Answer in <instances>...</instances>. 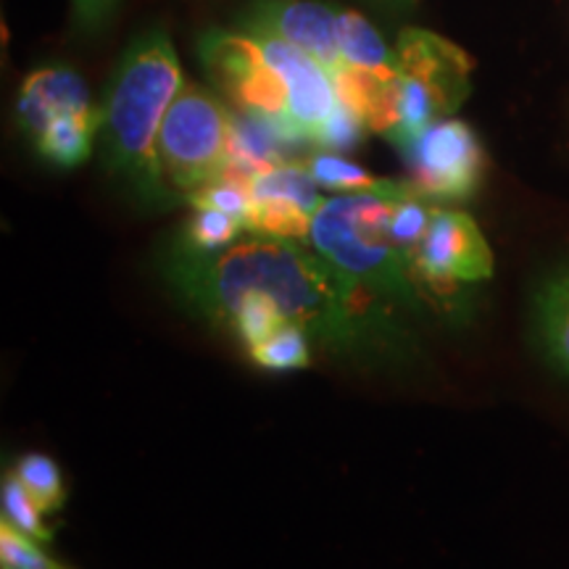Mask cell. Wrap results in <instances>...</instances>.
Masks as SVG:
<instances>
[{
	"mask_svg": "<svg viewBox=\"0 0 569 569\" xmlns=\"http://www.w3.org/2000/svg\"><path fill=\"white\" fill-rule=\"evenodd\" d=\"M306 246L256 232H246L222 251H196L180 240L163 274L190 309L217 325H224L240 306L259 303L338 353L401 351L409 336L390 315L393 306Z\"/></svg>",
	"mask_w": 569,
	"mask_h": 569,
	"instance_id": "1",
	"label": "cell"
},
{
	"mask_svg": "<svg viewBox=\"0 0 569 569\" xmlns=\"http://www.w3.org/2000/svg\"><path fill=\"white\" fill-rule=\"evenodd\" d=\"M182 84L172 34L163 24H151L127 42L98 106V140L106 169L134 201L151 209H169L180 201L163 174L159 132Z\"/></svg>",
	"mask_w": 569,
	"mask_h": 569,
	"instance_id": "2",
	"label": "cell"
},
{
	"mask_svg": "<svg viewBox=\"0 0 569 569\" xmlns=\"http://www.w3.org/2000/svg\"><path fill=\"white\" fill-rule=\"evenodd\" d=\"M393 188L396 180H380L375 190L365 193L322 198L311 222L309 246L380 301L393 309L417 311L425 293L409 259L390 234Z\"/></svg>",
	"mask_w": 569,
	"mask_h": 569,
	"instance_id": "3",
	"label": "cell"
},
{
	"mask_svg": "<svg viewBox=\"0 0 569 569\" xmlns=\"http://www.w3.org/2000/svg\"><path fill=\"white\" fill-rule=\"evenodd\" d=\"M159 159L180 198L222 180L232 167V113L213 92L184 80L159 132Z\"/></svg>",
	"mask_w": 569,
	"mask_h": 569,
	"instance_id": "4",
	"label": "cell"
},
{
	"mask_svg": "<svg viewBox=\"0 0 569 569\" xmlns=\"http://www.w3.org/2000/svg\"><path fill=\"white\" fill-rule=\"evenodd\" d=\"M396 148L411 188L427 201H467L480 188L486 153L472 127L459 119H438Z\"/></svg>",
	"mask_w": 569,
	"mask_h": 569,
	"instance_id": "5",
	"label": "cell"
},
{
	"mask_svg": "<svg viewBox=\"0 0 569 569\" xmlns=\"http://www.w3.org/2000/svg\"><path fill=\"white\" fill-rule=\"evenodd\" d=\"M198 56L211 82L234 106H240V111L274 119L298 134L288 119V90L282 77L261 53L253 34L243 30H209L198 40Z\"/></svg>",
	"mask_w": 569,
	"mask_h": 569,
	"instance_id": "6",
	"label": "cell"
},
{
	"mask_svg": "<svg viewBox=\"0 0 569 569\" xmlns=\"http://www.w3.org/2000/svg\"><path fill=\"white\" fill-rule=\"evenodd\" d=\"M411 272L422 293L446 296L457 284L490 280L493 253L469 213L436 206L422 243L411 256Z\"/></svg>",
	"mask_w": 569,
	"mask_h": 569,
	"instance_id": "7",
	"label": "cell"
},
{
	"mask_svg": "<svg viewBox=\"0 0 569 569\" xmlns=\"http://www.w3.org/2000/svg\"><path fill=\"white\" fill-rule=\"evenodd\" d=\"M246 182L251 193L248 232L309 243L311 222H315L322 196L306 163H274L246 177Z\"/></svg>",
	"mask_w": 569,
	"mask_h": 569,
	"instance_id": "8",
	"label": "cell"
},
{
	"mask_svg": "<svg viewBox=\"0 0 569 569\" xmlns=\"http://www.w3.org/2000/svg\"><path fill=\"white\" fill-rule=\"evenodd\" d=\"M338 6L325 0H251L238 17V30L267 32L301 48L332 77L346 67L338 48Z\"/></svg>",
	"mask_w": 569,
	"mask_h": 569,
	"instance_id": "9",
	"label": "cell"
},
{
	"mask_svg": "<svg viewBox=\"0 0 569 569\" xmlns=\"http://www.w3.org/2000/svg\"><path fill=\"white\" fill-rule=\"evenodd\" d=\"M253 38L267 61L282 77L284 90H288V119L293 130L306 142H317V134L340 106L332 74L315 56L301 51L293 42L267 32H256Z\"/></svg>",
	"mask_w": 569,
	"mask_h": 569,
	"instance_id": "10",
	"label": "cell"
},
{
	"mask_svg": "<svg viewBox=\"0 0 569 569\" xmlns=\"http://www.w3.org/2000/svg\"><path fill=\"white\" fill-rule=\"evenodd\" d=\"M472 67V59L459 46L436 32L419 30V27H407L398 32L396 71L427 84L443 101L448 113L467 101L472 90V82H469Z\"/></svg>",
	"mask_w": 569,
	"mask_h": 569,
	"instance_id": "11",
	"label": "cell"
},
{
	"mask_svg": "<svg viewBox=\"0 0 569 569\" xmlns=\"http://www.w3.org/2000/svg\"><path fill=\"white\" fill-rule=\"evenodd\" d=\"M96 113H101V109L92 106L88 84L74 69L61 63L34 69L17 96V124L30 142L38 140L59 117H96Z\"/></svg>",
	"mask_w": 569,
	"mask_h": 569,
	"instance_id": "12",
	"label": "cell"
},
{
	"mask_svg": "<svg viewBox=\"0 0 569 569\" xmlns=\"http://www.w3.org/2000/svg\"><path fill=\"white\" fill-rule=\"evenodd\" d=\"M338 48L346 67L372 71V74L396 77V48H390L386 38L375 30L367 17L353 9L338 6Z\"/></svg>",
	"mask_w": 569,
	"mask_h": 569,
	"instance_id": "13",
	"label": "cell"
},
{
	"mask_svg": "<svg viewBox=\"0 0 569 569\" xmlns=\"http://www.w3.org/2000/svg\"><path fill=\"white\" fill-rule=\"evenodd\" d=\"M98 124H101V113H96V117H59L32 142V148L53 167L74 169L90 159L92 148H96Z\"/></svg>",
	"mask_w": 569,
	"mask_h": 569,
	"instance_id": "14",
	"label": "cell"
},
{
	"mask_svg": "<svg viewBox=\"0 0 569 569\" xmlns=\"http://www.w3.org/2000/svg\"><path fill=\"white\" fill-rule=\"evenodd\" d=\"M311 346H315V338L303 327L280 325L261 343L248 348L246 353L269 372H290V369H303L311 365Z\"/></svg>",
	"mask_w": 569,
	"mask_h": 569,
	"instance_id": "15",
	"label": "cell"
},
{
	"mask_svg": "<svg viewBox=\"0 0 569 569\" xmlns=\"http://www.w3.org/2000/svg\"><path fill=\"white\" fill-rule=\"evenodd\" d=\"M13 478L30 493L42 515H53L67 501V486H63L61 469L46 453H24L13 465Z\"/></svg>",
	"mask_w": 569,
	"mask_h": 569,
	"instance_id": "16",
	"label": "cell"
},
{
	"mask_svg": "<svg viewBox=\"0 0 569 569\" xmlns=\"http://www.w3.org/2000/svg\"><path fill=\"white\" fill-rule=\"evenodd\" d=\"M246 224L230 213L206 209V206H193L188 224L182 230V243L196 248V251H222L232 246L234 240L243 238Z\"/></svg>",
	"mask_w": 569,
	"mask_h": 569,
	"instance_id": "17",
	"label": "cell"
},
{
	"mask_svg": "<svg viewBox=\"0 0 569 569\" xmlns=\"http://www.w3.org/2000/svg\"><path fill=\"white\" fill-rule=\"evenodd\" d=\"M306 169L315 177L319 188L330 190V193H365V190H375L380 180L361 169L359 163L348 161L346 156H338L336 151H317L309 156Z\"/></svg>",
	"mask_w": 569,
	"mask_h": 569,
	"instance_id": "18",
	"label": "cell"
},
{
	"mask_svg": "<svg viewBox=\"0 0 569 569\" xmlns=\"http://www.w3.org/2000/svg\"><path fill=\"white\" fill-rule=\"evenodd\" d=\"M540 322H543V336L551 353L569 369V272L546 290Z\"/></svg>",
	"mask_w": 569,
	"mask_h": 569,
	"instance_id": "19",
	"label": "cell"
},
{
	"mask_svg": "<svg viewBox=\"0 0 569 569\" xmlns=\"http://www.w3.org/2000/svg\"><path fill=\"white\" fill-rule=\"evenodd\" d=\"M42 511L38 503L32 501L30 493L21 488V482L11 475L3 478V522H9L24 536H30L38 543H48L51 540V528L42 522Z\"/></svg>",
	"mask_w": 569,
	"mask_h": 569,
	"instance_id": "20",
	"label": "cell"
},
{
	"mask_svg": "<svg viewBox=\"0 0 569 569\" xmlns=\"http://www.w3.org/2000/svg\"><path fill=\"white\" fill-rule=\"evenodd\" d=\"M188 203L224 211L230 217H238L243 224H248V213H251V193H248L246 177L232 172H227L222 180L206 184V188L188 198Z\"/></svg>",
	"mask_w": 569,
	"mask_h": 569,
	"instance_id": "21",
	"label": "cell"
},
{
	"mask_svg": "<svg viewBox=\"0 0 569 569\" xmlns=\"http://www.w3.org/2000/svg\"><path fill=\"white\" fill-rule=\"evenodd\" d=\"M0 565L3 569H59V561L38 549V540L19 532L13 525H0Z\"/></svg>",
	"mask_w": 569,
	"mask_h": 569,
	"instance_id": "22",
	"label": "cell"
},
{
	"mask_svg": "<svg viewBox=\"0 0 569 569\" xmlns=\"http://www.w3.org/2000/svg\"><path fill=\"white\" fill-rule=\"evenodd\" d=\"M365 132H367V124L361 122L348 106L340 103L336 113L327 119L322 132L317 134L315 146L322 148V151H336V153L351 151V148L359 146V140L365 138Z\"/></svg>",
	"mask_w": 569,
	"mask_h": 569,
	"instance_id": "23",
	"label": "cell"
},
{
	"mask_svg": "<svg viewBox=\"0 0 569 569\" xmlns=\"http://www.w3.org/2000/svg\"><path fill=\"white\" fill-rule=\"evenodd\" d=\"M119 9V0H71V21L80 32H101L113 11Z\"/></svg>",
	"mask_w": 569,
	"mask_h": 569,
	"instance_id": "24",
	"label": "cell"
},
{
	"mask_svg": "<svg viewBox=\"0 0 569 569\" xmlns=\"http://www.w3.org/2000/svg\"><path fill=\"white\" fill-rule=\"evenodd\" d=\"M372 9L382 13H407L417 6V0H365Z\"/></svg>",
	"mask_w": 569,
	"mask_h": 569,
	"instance_id": "25",
	"label": "cell"
},
{
	"mask_svg": "<svg viewBox=\"0 0 569 569\" xmlns=\"http://www.w3.org/2000/svg\"><path fill=\"white\" fill-rule=\"evenodd\" d=\"M59 569H67V567H61V565H59Z\"/></svg>",
	"mask_w": 569,
	"mask_h": 569,
	"instance_id": "26",
	"label": "cell"
}]
</instances>
